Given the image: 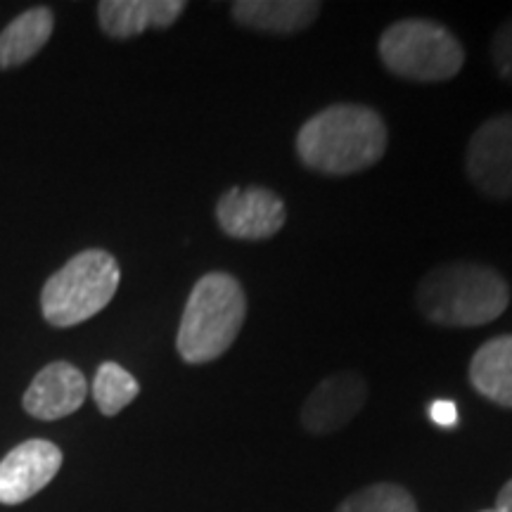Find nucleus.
Instances as JSON below:
<instances>
[{"label":"nucleus","instance_id":"nucleus-1","mask_svg":"<svg viewBox=\"0 0 512 512\" xmlns=\"http://www.w3.org/2000/svg\"><path fill=\"white\" fill-rule=\"evenodd\" d=\"M387 150V124L366 105H330L297 133V155L306 169L349 176L370 169Z\"/></svg>","mask_w":512,"mask_h":512},{"label":"nucleus","instance_id":"nucleus-2","mask_svg":"<svg viewBox=\"0 0 512 512\" xmlns=\"http://www.w3.org/2000/svg\"><path fill=\"white\" fill-rule=\"evenodd\" d=\"M510 304L503 275L482 264L437 266L418 287L422 316L446 328H477L496 320Z\"/></svg>","mask_w":512,"mask_h":512},{"label":"nucleus","instance_id":"nucleus-3","mask_svg":"<svg viewBox=\"0 0 512 512\" xmlns=\"http://www.w3.org/2000/svg\"><path fill=\"white\" fill-rule=\"evenodd\" d=\"M247 318V297L230 273H207L192 287L176 347L185 363L216 361L238 339Z\"/></svg>","mask_w":512,"mask_h":512},{"label":"nucleus","instance_id":"nucleus-4","mask_svg":"<svg viewBox=\"0 0 512 512\" xmlns=\"http://www.w3.org/2000/svg\"><path fill=\"white\" fill-rule=\"evenodd\" d=\"M119 280V264L110 252L86 249L72 256L43 285V318L55 328L79 325L112 302L119 290Z\"/></svg>","mask_w":512,"mask_h":512},{"label":"nucleus","instance_id":"nucleus-5","mask_svg":"<svg viewBox=\"0 0 512 512\" xmlns=\"http://www.w3.org/2000/svg\"><path fill=\"white\" fill-rule=\"evenodd\" d=\"M380 57L389 72L408 81L434 83L453 79L465 62V50L444 24L403 19L384 29Z\"/></svg>","mask_w":512,"mask_h":512},{"label":"nucleus","instance_id":"nucleus-6","mask_svg":"<svg viewBox=\"0 0 512 512\" xmlns=\"http://www.w3.org/2000/svg\"><path fill=\"white\" fill-rule=\"evenodd\" d=\"M465 169L472 185L486 197H512V114L484 121L470 138Z\"/></svg>","mask_w":512,"mask_h":512},{"label":"nucleus","instance_id":"nucleus-7","mask_svg":"<svg viewBox=\"0 0 512 512\" xmlns=\"http://www.w3.org/2000/svg\"><path fill=\"white\" fill-rule=\"evenodd\" d=\"M285 202L261 185L230 188L216 202V221L235 240H268L285 226Z\"/></svg>","mask_w":512,"mask_h":512},{"label":"nucleus","instance_id":"nucleus-8","mask_svg":"<svg viewBox=\"0 0 512 512\" xmlns=\"http://www.w3.org/2000/svg\"><path fill=\"white\" fill-rule=\"evenodd\" d=\"M62 467V451L53 441L31 439L0 460V503L19 505L53 482Z\"/></svg>","mask_w":512,"mask_h":512},{"label":"nucleus","instance_id":"nucleus-9","mask_svg":"<svg viewBox=\"0 0 512 512\" xmlns=\"http://www.w3.org/2000/svg\"><path fill=\"white\" fill-rule=\"evenodd\" d=\"M368 384L358 373L325 377L302 406V425L311 434H332L347 427L366 406Z\"/></svg>","mask_w":512,"mask_h":512},{"label":"nucleus","instance_id":"nucleus-10","mask_svg":"<svg viewBox=\"0 0 512 512\" xmlns=\"http://www.w3.org/2000/svg\"><path fill=\"white\" fill-rule=\"evenodd\" d=\"M88 396V382L72 363L55 361L38 370L24 392V411L38 420H60L79 411Z\"/></svg>","mask_w":512,"mask_h":512},{"label":"nucleus","instance_id":"nucleus-11","mask_svg":"<svg viewBox=\"0 0 512 512\" xmlns=\"http://www.w3.org/2000/svg\"><path fill=\"white\" fill-rule=\"evenodd\" d=\"M188 5L183 0H102L100 27L112 38H133L145 29H169Z\"/></svg>","mask_w":512,"mask_h":512},{"label":"nucleus","instance_id":"nucleus-12","mask_svg":"<svg viewBox=\"0 0 512 512\" xmlns=\"http://www.w3.org/2000/svg\"><path fill=\"white\" fill-rule=\"evenodd\" d=\"M233 19L240 27L259 34H297L316 22L320 3L313 0H238L233 3Z\"/></svg>","mask_w":512,"mask_h":512},{"label":"nucleus","instance_id":"nucleus-13","mask_svg":"<svg viewBox=\"0 0 512 512\" xmlns=\"http://www.w3.org/2000/svg\"><path fill=\"white\" fill-rule=\"evenodd\" d=\"M470 382L489 401L512 408V335L494 337L477 349L470 363Z\"/></svg>","mask_w":512,"mask_h":512},{"label":"nucleus","instance_id":"nucleus-14","mask_svg":"<svg viewBox=\"0 0 512 512\" xmlns=\"http://www.w3.org/2000/svg\"><path fill=\"white\" fill-rule=\"evenodd\" d=\"M55 29V17L48 8H31L12 19L0 34V69L19 67L41 53Z\"/></svg>","mask_w":512,"mask_h":512},{"label":"nucleus","instance_id":"nucleus-15","mask_svg":"<svg viewBox=\"0 0 512 512\" xmlns=\"http://www.w3.org/2000/svg\"><path fill=\"white\" fill-rule=\"evenodd\" d=\"M93 399L95 406L100 408L102 415L112 418V415H119L124 408L136 399L140 392V384L136 377H133L128 370H124L119 363H102L95 373L93 380Z\"/></svg>","mask_w":512,"mask_h":512},{"label":"nucleus","instance_id":"nucleus-16","mask_svg":"<svg viewBox=\"0 0 512 512\" xmlns=\"http://www.w3.org/2000/svg\"><path fill=\"white\" fill-rule=\"evenodd\" d=\"M337 512H418V505L403 486L384 482L351 494Z\"/></svg>","mask_w":512,"mask_h":512},{"label":"nucleus","instance_id":"nucleus-17","mask_svg":"<svg viewBox=\"0 0 512 512\" xmlns=\"http://www.w3.org/2000/svg\"><path fill=\"white\" fill-rule=\"evenodd\" d=\"M491 57H494L498 74L512 83V19L496 31L491 41Z\"/></svg>","mask_w":512,"mask_h":512},{"label":"nucleus","instance_id":"nucleus-18","mask_svg":"<svg viewBox=\"0 0 512 512\" xmlns=\"http://www.w3.org/2000/svg\"><path fill=\"white\" fill-rule=\"evenodd\" d=\"M430 420L437 427H446V430H451V427L458 425V406L453 401H446V399L432 401L430 403Z\"/></svg>","mask_w":512,"mask_h":512},{"label":"nucleus","instance_id":"nucleus-19","mask_svg":"<svg viewBox=\"0 0 512 512\" xmlns=\"http://www.w3.org/2000/svg\"><path fill=\"white\" fill-rule=\"evenodd\" d=\"M491 512H512V479L501 489V494L496 498V508Z\"/></svg>","mask_w":512,"mask_h":512},{"label":"nucleus","instance_id":"nucleus-20","mask_svg":"<svg viewBox=\"0 0 512 512\" xmlns=\"http://www.w3.org/2000/svg\"><path fill=\"white\" fill-rule=\"evenodd\" d=\"M484 512H491V510H484Z\"/></svg>","mask_w":512,"mask_h":512}]
</instances>
